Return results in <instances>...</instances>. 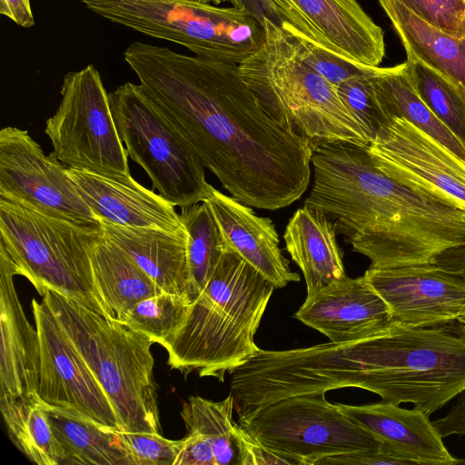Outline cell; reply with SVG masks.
<instances>
[{"label": "cell", "mask_w": 465, "mask_h": 465, "mask_svg": "<svg viewBox=\"0 0 465 465\" xmlns=\"http://www.w3.org/2000/svg\"><path fill=\"white\" fill-rule=\"evenodd\" d=\"M124 58L148 97L241 203L277 210L311 179L313 147L282 127L242 79L238 64L132 43Z\"/></svg>", "instance_id": "obj_1"}, {"label": "cell", "mask_w": 465, "mask_h": 465, "mask_svg": "<svg viewBox=\"0 0 465 465\" xmlns=\"http://www.w3.org/2000/svg\"><path fill=\"white\" fill-rule=\"evenodd\" d=\"M311 162L313 183L303 205L332 220L371 268L434 263L444 251L465 245V207L386 174L368 145L324 143Z\"/></svg>", "instance_id": "obj_2"}, {"label": "cell", "mask_w": 465, "mask_h": 465, "mask_svg": "<svg viewBox=\"0 0 465 465\" xmlns=\"http://www.w3.org/2000/svg\"><path fill=\"white\" fill-rule=\"evenodd\" d=\"M275 287L227 247L180 331L162 346L172 369L224 381L258 350L254 335Z\"/></svg>", "instance_id": "obj_3"}, {"label": "cell", "mask_w": 465, "mask_h": 465, "mask_svg": "<svg viewBox=\"0 0 465 465\" xmlns=\"http://www.w3.org/2000/svg\"><path fill=\"white\" fill-rule=\"evenodd\" d=\"M264 42L238 64L239 73L265 111L313 149L328 143H371L336 88L305 61L295 36L269 19Z\"/></svg>", "instance_id": "obj_4"}, {"label": "cell", "mask_w": 465, "mask_h": 465, "mask_svg": "<svg viewBox=\"0 0 465 465\" xmlns=\"http://www.w3.org/2000/svg\"><path fill=\"white\" fill-rule=\"evenodd\" d=\"M42 300L106 394L122 430L161 434L151 352L155 342L52 290Z\"/></svg>", "instance_id": "obj_5"}, {"label": "cell", "mask_w": 465, "mask_h": 465, "mask_svg": "<svg viewBox=\"0 0 465 465\" xmlns=\"http://www.w3.org/2000/svg\"><path fill=\"white\" fill-rule=\"evenodd\" d=\"M103 234L102 226L80 225L0 197V243L18 275L25 277L41 296L49 289L114 318L97 288L91 262Z\"/></svg>", "instance_id": "obj_6"}, {"label": "cell", "mask_w": 465, "mask_h": 465, "mask_svg": "<svg viewBox=\"0 0 465 465\" xmlns=\"http://www.w3.org/2000/svg\"><path fill=\"white\" fill-rule=\"evenodd\" d=\"M368 341L367 391L383 401L411 403L430 415L465 391V338L455 329L392 322Z\"/></svg>", "instance_id": "obj_7"}, {"label": "cell", "mask_w": 465, "mask_h": 465, "mask_svg": "<svg viewBox=\"0 0 465 465\" xmlns=\"http://www.w3.org/2000/svg\"><path fill=\"white\" fill-rule=\"evenodd\" d=\"M110 22L181 45L196 56L240 64L264 42L262 24L248 11L194 0H82Z\"/></svg>", "instance_id": "obj_8"}, {"label": "cell", "mask_w": 465, "mask_h": 465, "mask_svg": "<svg viewBox=\"0 0 465 465\" xmlns=\"http://www.w3.org/2000/svg\"><path fill=\"white\" fill-rule=\"evenodd\" d=\"M109 96L128 155L146 172L159 194L181 208L203 202L211 185L204 165L142 86L127 82Z\"/></svg>", "instance_id": "obj_9"}, {"label": "cell", "mask_w": 465, "mask_h": 465, "mask_svg": "<svg viewBox=\"0 0 465 465\" xmlns=\"http://www.w3.org/2000/svg\"><path fill=\"white\" fill-rule=\"evenodd\" d=\"M238 423L291 465L378 449L381 443L331 403L324 392L282 399L239 418Z\"/></svg>", "instance_id": "obj_10"}, {"label": "cell", "mask_w": 465, "mask_h": 465, "mask_svg": "<svg viewBox=\"0 0 465 465\" xmlns=\"http://www.w3.org/2000/svg\"><path fill=\"white\" fill-rule=\"evenodd\" d=\"M60 93L58 109L45 129L57 159L84 172L130 176L128 153L97 69L88 64L67 73Z\"/></svg>", "instance_id": "obj_11"}, {"label": "cell", "mask_w": 465, "mask_h": 465, "mask_svg": "<svg viewBox=\"0 0 465 465\" xmlns=\"http://www.w3.org/2000/svg\"><path fill=\"white\" fill-rule=\"evenodd\" d=\"M0 197L80 225L102 226L65 165L18 127L0 131Z\"/></svg>", "instance_id": "obj_12"}, {"label": "cell", "mask_w": 465, "mask_h": 465, "mask_svg": "<svg viewBox=\"0 0 465 465\" xmlns=\"http://www.w3.org/2000/svg\"><path fill=\"white\" fill-rule=\"evenodd\" d=\"M40 342L37 394L48 405L121 430L106 394L44 300H32Z\"/></svg>", "instance_id": "obj_13"}, {"label": "cell", "mask_w": 465, "mask_h": 465, "mask_svg": "<svg viewBox=\"0 0 465 465\" xmlns=\"http://www.w3.org/2000/svg\"><path fill=\"white\" fill-rule=\"evenodd\" d=\"M363 277L386 302L394 322L444 326L465 310V279L435 263L370 267Z\"/></svg>", "instance_id": "obj_14"}, {"label": "cell", "mask_w": 465, "mask_h": 465, "mask_svg": "<svg viewBox=\"0 0 465 465\" xmlns=\"http://www.w3.org/2000/svg\"><path fill=\"white\" fill-rule=\"evenodd\" d=\"M368 151L386 174L447 194L465 207V163L408 121L391 120L379 131Z\"/></svg>", "instance_id": "obj_15"}, {"label": "cell", "mask_w": 465, "mask_h": 465, "mask_svg": "<svg viewBox=\"0 0 465 465\" xmlns=\"http://www.w3.org/2000/svg\"><path fill=\"white\" fill-rule=\"evenodd\" d=\"M280 24L367 66L385 55L384 33L356 0H272Z\"/></svg>", "instance_id": "obj_16"}, {"label": "cell", "mask_w": 465, "mask_h": 465, "mask_svg": "<svg viewBox=\"0 0 465 465\" xmlns=\"http://www.w3.org/2000/svg\"><path fill=\"white\" fill-rule=\"evenodd\" d=\"M294 317L335 343L372 336L392 322L388 305L363 275H345L306 296Z\"/></svg>", "instance_id": "obj_17"}, {"label": "cell", "mask_w": 465, "mask_h": 465, "mask_svg": "<svg viewBox=\"0 0 465 465\" xmlns=\"http://www.w3.org/2000/svg\"><path fill=\"white\" fill-rule=\"evenodd\" d=\"M79 193L101 222L183 233L174 206L130 176H109L66 167Z\"/></svg>", "instance_id": "obj_18"}, {"label": "cell", "mask_w": 465, "mask_h": 465, "mask_svg": "<svg viewBox=\"0 0 465 465\" xmlns=\"http://www.w3.org/2000/svg\"><path fill=\"white\" fill-rule=\"evenodd\" d=\"M337 405L345 416L382 446L411 464H465V460L450 454L429 415L420 410L403 409L383 401L362 405Z\"/></svg>", "instance_id": "obj_19"}, {"label": "cell", "mask_w": 465, "mask_h": 465, "mask_svg": "<svg viewBox=\"0 0 465 465\" xmlns=\"http://www.w3.org/2000/svg\"><path fill=\"white\" fill-rule=\"evenodd\" d=\"M18 270L0 243V392L15 396L37 393L40 342L16 292Z\"/></svg>", "instance_id": "obj_20"}, {"label": "cell", "mask_w": 465, "mask_h": 465, "mask_svg": "<svg viewBox=\"0 0 465 465\" xmlns=\"http://www.w3.org/2000/svg\"><path fill=\"white\" fill-rule=\"evenodd\" d=\"M203 202L212 211L228 247L275 288L300 281L279 247V235L270 218L258 216L252 207L212 185Z\"/></svg>", "instance_id": "obj_21"}, {"label": "cell", "mask_w": 465, "mask_h": 465, "mask_svg": "<svg viewBox=\"0 0 465 465\" xmlns=\"http://www.w3.org/2000/svg\"><path fill=\"white\" fill-rule=\"evenodd\" d=\"M101 223L104 233L127 252L162 292L186 296L191 301L187 232Z\"/></svg>", "instance_id": "obj_22"}, {"label": "cell", "mask_w": 465, "mask_h": 465, "mask_svg": "<svg viewBox=\"0 0 465 465\" xmlns=\"http://www.w3.org/2000/svg\"><path fill=\"white\" fill-rule=\"evenodd\" d=\"M336 232L326 214L304 205L289 220L283 233L285 247L302 272L307 296L346 275Z\"/></svg>", "instance_id": "obj_23"}, {"label": "cell", "mask_w": 465, "mask_h": 465, "mask_svg": "<svg viewBox=\"0 0 465 465\" xmlns=\"http://www.w3.org/2000/svg\"><path fill=\"white\" fill-rule=\"evenodd\" d=\"M378 1L407 55L465 87V37H456L441 31L398 0Z\"/></svg>", "instance_id": "obj_24"}, {"label": "cell", "mask_w": 465, "mask_h": 465, "mask_svg": "<svg viewBox=\"0 0 465 465\" xmlns=\"http://www.w3.org/2000/svg\"><path fill=\"white\" fill-rule=\"evenodd\" d=\"M44 410L64 451V465H133L119 430L45 402Z\"/></svg>", "instance_id": "obj_25"}, {"label": "cell", "mask_w": 465, "mask_h": 465, "mask_svg": "<svg viewBox=\"0 0 465 465\" xmlns=\"http://www.w3.org/2000/svg\"><path fill=\"white\" fill-rule=\"evenodd\" d=\"M371 82L388 123L395 118L408 121L465 163V147L419 96L405 73L404 63L381 67Z\"/></svg>", "instance_id": "obj_26"}, {"label": "cell", "mask_w": 465, "mask_h": 465, "mask_svg": "<svg viewBox=\"0 0 465 465\" xmlns=\"http://www.w3.org/2000/svg\"><path fill=\"white\" fill-rule=\"evenodd\" d=\"M91 262L97 288L116 320L137 302L162 292L133 258L104 233L92 251Z\"/></svg>", "instance_id": "obj_27"}, {"label": "cell", "mask_w": 465, "mask_h": 465, "mask_svg": "<svg viewBox=\"0 0 465 465\" xmlns=\"http://www.w3.org/2000/svg\"><path fill=\"white\" fill-rule=\"evenodd\" d=\"M0 411L13 444L38 465H64L65 454L37 393L0 392Z\"/></svg>", "instance_id": "obj_28"}, {"label": "cell", "mask_w": 465, "mask_h": 465, "mask_svg": "<svg viewBox=\"0 0 465 465\" xmlns=\"http://www.w3.org/2000/svg\"><path fill=\"white\" fill-rule=\"evenodd\" d=\"M187 232V261L191 301L200 295L228 245L209 206L204 202L182 208Z\"/></svg>", "instance_id": "obj_29"}, {"label": "cell", "mask_w": 465, "mask_h": 465, "mask_svg": "<svg viewBox=\"0 0 465 465\" xmlns=\"http://www.w3.org/2000/svg\"><path fill=\"white\" fill-rule=\"evenodd\" d=\"M404 70L424 104L465 147V87L411 55Z\"/></svg>", "instance_id": "obj_30"}, {"label": "cell", "mask_w": 465, "mask_h": 465, "mask_svg": "<svg viewBox=\"0 0 465 465\" xmlns=\"http://www.w3.org/2000/svg\"><path fill=\"white\" fill-rule=\"evenodd\" d=\"M233 409L231 393L221 401L190 396L183 403L181 417L187 432H199L210 440L216 465H237Z\"/></svg>", "instance_id": "obj_31"}, {"label": "cell", "mask_w": 465, "mask_h": 465, "mask_svg": "<svg viewBox=\"0 0 465 465\" xmlns=\"http://www.w3.org/2000/svg\"><path fill=\"white\" fill-rule=\"evenodd\" d=\"M191 305L186 296L162 292L137 302L118 321L163 345L183 326Z\"/></svg>", "instance_id": "obj_32"}, {"label": "cell", "mask_w": 465, "mask_h": 465, "mask_svg": "<svg viewBox=\"0 0 465 465\" xmlns=\"http://www.w3.org/2000/svg\"><path fill=\"white\" fill-rule=\"evenodd\" d=\"M281 26L295 36L306 63L334 86L351 78L374 74L380 69L343 57L308 39L286 23H282Z\"/></svg>", "instance_id": "obj_33"}, {"label": "cell", "mask_w": 465, "mask_h": 465, "mask_svg": "<svg viewBox=\"0 0 465 465\" xmlns=\"http://www.w3.org/2000/svg\"><path fill=\"white\" fill-rule=\"evenodd\" d=\"M374 74L351 78L335 86L341 102L360 123L370 143L388 124L374 94L371 82Z\"/></svg>", "instance_id": "obj_34"}, {"label": "cell", "mask_w": 465, "mask_h": 465, "mask_svg": "<svg viewBox=\"0 0 465 465\" xmlns=\"http://www.w3.org/2000/svg\"><path fill=\"white\" fill-rule=\"evenodd\" d=\"M133 465H173L181 440H171L158 433L129 432L119 430Z\"/></svg>", "instance_id": "obj_35"}, {"label": "cell", "mask_w": 465, "mask_h": 465, "mask_svg": "<svg viewBox=\"0 0 465 465\" xmlns=\"http://www.w3.org/2000/svg\"><path fill=\"white\" fill-rule=\"evenodd\" d=\"M441 31L465 37V0H398Z\"/></svg>", "instance_id": "obj_36"}, {"label": "cell", "mask_w": 465, "mask_h": 465, "mask_svg": "<svg viewBox=\"0 0 465 465\" xmlns=\"http://www.w3.org/2000/svg\"><path fill=\"white\" fill-rule=\"evenodd\" d=\"M235 437L237 465H291L288 460L262 445L238 422L235 425Z\"/></svg>", "instance_id": "obj_37"}, {"label": "cell", "mask_w": 465, "mask_h": 465, "mask_svg": "<svg viewBox=\"0 0 465 465\" xmlns=\"http://www.w3.org/2000/svg\"><path fill=\"white\" fill-rule=\"evenodd\" d=\"M411 464L384 446L364 451L349 452L320 460L316 465H378Z\"/></svg>", "instance_id": "obj_38"}, {"label": "cell", "mask_w": 465, "mask_h": 465, "mask_svg": "<svg viewBox=\"0 0 465 465\" xmlns=\"http://www.w3.org/2000/svg\"><path fill=\"white\" fill-rule=\"evenodd\" d=\"M173 465H216L210 440L199 432H187Z\"/></svg>", "instance_id": "obj_39"}, {"label": "cell", "mask_w": 465, "mask_h": 465, "mask_svg": "<svg viewBox=\"0 0 465 465\" xmlns=\"http://www.w3.org/2000/svg\"><path fill=\"white\" fill-rule=\"evenodd\" d=\"M442 438L465 434V391L445 417L432 421Z\"/></svg>", "instance_id": "obj_40"}, {"label": "cell", "mask_w": 465, "mask_h": 465, "mask_svg": "<svg viewBox=\"0 0 465 465\" xmlns=\"http://www.w3.org/2000/svg\"><path fill=\"white\" fill-rule=\"evenodd\" d=\"M0 14L25 28L35 25L30 0H0Z\"/></svg>", "instance_id": "obj_41"}, {"label": "cell", "mask_w": 465, "mask_h": 465, "mask_svg": "<svg viewBox=\"0 0 465 465\" xmlns=\"http://www.w3.org/2000/svg\"><path fill=\"white\" fill-rule=\"evenodd\" d=\"M434 263L465 279V245L444 251L437 256Z\"/></svg>", "instance_id": "obj_42"}, {"label": "cell", "mask_w": 465, "mask_h": 465, "mask_svg": "<svg viewBox=\"0 0 465 465\" xmlns=\"http://www.w3.org/2000/svg\"><path fill=\"white\" fill-rule=\"evenodd\" d=\"M239 8L244 9L254 15L263 25L265 19L281 25L272 0H241Z\"/></svg>", "instance_id": "obj_43"}, {"label": "cell", "mask_w": 465, "mask_h": 465, "mask_svg": "<svg viewBox=\"0 0 465 465\" xmlns=\"http://www.w3.org/2000/svg\"><path fill=\"white\" fill-rule=\"evenodd\" d=\"M455 330L465 338V310L455 321Z\"/></svg>", "instance_id": "obj_44"}, {"label": "cell", "mask_w": 465, "mask_h": 465, "mask_svg": "<svg viewBox=\"0 0 465 465\" xmlns=\"http://www.w3.org/2000/svg\"><path fill=\"white\" fill-rule=\"evenodd\" d=\"M194 1L210 3V4H213V5H219L221 3L229 1L232 5V6H235L238 8L240 6V2H241V0H194Z\"/></svg>", "instance_id": "obj_45"}]
</instances>
